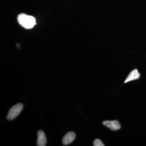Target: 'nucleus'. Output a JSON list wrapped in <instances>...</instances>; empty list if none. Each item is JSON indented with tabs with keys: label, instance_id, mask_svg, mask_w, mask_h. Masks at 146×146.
I'll list each match as a JSON object with an SVG mask.
<instances>
[{
	"label": "nucleus",
	"instance_id": "1",
	"mask_svg": "<svg viewBox=\"0 0 146 146\" xmlns=\"http://www.w3.org/2000/svg\"><path fill=\"white\" fill-rule=\"evenodd\" d=\"M18 23L22 27L27 29H32L36 25V20L33 16L21 13L17 17Z\"/></svg>",
	"mask_w": 146,
	"mask_h": 146
},
{
	"label": "nucleus",
	"instance_id": "2",
	"mask_svg": "<svg viewBox=\"0 0 146 146\" xmlns=\"http://www.w3.org/2000/svg\"><path fill=\"white\" fill-rule=\"evenodd\" d=\"M23 107V105L21 103H18L13 106L9 111L7 117V120L11 121L15 119L21 113Z\"/></svg>",
	"mask_w": 146,
	"mask_h": 146
},
{
	"label": "nucleus",
	"instance_id": "3",
	"mask_svg": "<svg viewBox=\"0 0 146 146\" xmlns=\"http://www.w3.org/2000/svg\"><path fill=\"white\" fill-rule=\"evenodd\" d=\"M103 124L112 131H117L121 128L119 122L116 120L104 121Z\"/></svg>",
	"mask_w": 146,
	"mask_h": 146
},
{
	"label": "nucleus",
	"instance_id": "4",
	"mask_svg": "<svg viewBox=\"0 0 146 146\" xmlns=\"http://www.w3.org/2000/svg\"><path fill=\"white\" fill-rule=\"evenodd\" d=\"M75 138V133L72 131H70L63 137L62 140V144L64 145H69L74 141Z\"/></svg>",
	"mask_w": 146,
	"mask_h": 146
},
{
	"label": "nucleus",
	"instance_id": "5",
	"mask_svg": "<svg viewBox=\"0 0 146 146\" xmlns=\"http://www.w3.org/2000/svg\"><path fill=\"white\" fill-rule=\"evenodd\" d=\"M37 142L36 145L38 146H45L46 145L47 140L44 131L39 130L37 133Z\"/></svg>",
	"mask_w": 146,
	"mask_h": 146
},
{
	"label": "nucleus",
	"instance_id": "6",
	"mask_svg": "<svg viewBox=\"0 0 146 146\" xmlns=\"http://www.w3.org/2000/svg\"><path fill=\"white\" fill-rule=\"evenodd\" d=\"M140 73L138 72V70L135 69L131 72L130 74L128 76L127 78L125 81V83H127L129 82L132 81V80H136L140 78Z\"/></svg>",
	"mask_w": 146,
	"mask_h": 146
},
{
	"label": "nucleus",
	"instance_id": "7",
	"mask_svg": "<svg viewBox=\"0 0 146 146\" xmlns=\"http://www.w3.org/2000/svg\"><path fill=\"white\" fill-rule=\"evenodd\" d=\"M94 146H104L102 141L99 139H96L94 141Z\"/></svg>",
	"mask_w": 146,
	"mask_h": 146
}]
</instances>
